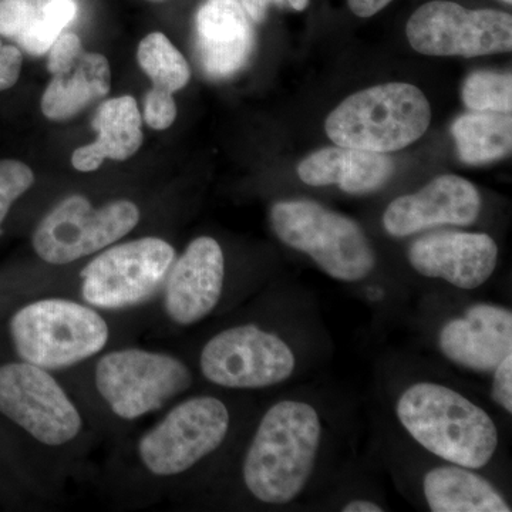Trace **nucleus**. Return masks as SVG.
<instances>
[{
  "label": "nucleus",
  "mask_w": 512,
  "mask_h": 512,
  "mask_svg": "<svg viewBox=\"0 0 512 512\" xmlns=\"http://www.w3.org/2000/svg\"><path fill=\"white\" fill-rule=\"evenodd\" d=\"M320 441L322 421L311 404H274L259 421L242 463L249 494L264 504L291 503L312 476Z\"/></svg>",
  "instance_id": "obj_1"
},
{
  "label": "nucleus",
  "mask_w": 512,
  "mask_h": 512,
  "mask_svg": "<svg viewBox=\"0 0 512 512\" xmlns=\"http://www.w3.org/2000/svg\"><path fill=\"white\" fill-rule=\"evenodd\" d=\"M396 414L421 447L448 463L480 470L497 451L490 414L443 384H413L400 396Z\"/></svg>",
  "instance_id": "obj_2"
},
{
  "label": "nucleus",
  "mask_w": 512,
  "mask_h": 512,
  "mask_svg": "<svg viewBox=\"0 0 512 512\" xmlns=\"http://www.w3.org/2000/svg\"><path fill=\"white\" fill-rule=\"evenodd\" d=\"M430 121V103L419 87L386 83L343 100L325 130L335 146L389 154L416 143Z\"/></svg>",
  "instance_id": "obj_3"
},
{
  "label": "nucleus",
  "mask_w": 512,
  "mask_h": 512,
  "mask_svg": "<svg viewBox=\"0 0 512 512\" xmlns=\"http://www.w3.org/2000/svg\"><path fill=\"white\" fill-rule=\"evenodd\" d=\"M9 336L20 360L59 370L103 352L110 328L99 309L86 302L45 298L26 303L13 313Z\"/></svg>",
  "instance_id": "obj_4"
},
{
  "label": "nucleus",
  "mask_w": 512,
  "mask_h": 512,
  "mask_svg": "<svg viewBox=\"0 0 512 512\" xmlns=\"http://www.w3.org/2000/svg\"><path fill=\"white\" fill-rule=\"evenodd\" d=\"M271 225L285 245L311 256L336 281H363L375 268V252L362 227L318 202H276Z\"/></svg>",
  "instance_id": "obj_5"
},
{
  "label": "nucleus",
  "mask_w": 512,
  "mask_h": 512,
  "mask_svg": "<svg viewBox=\"0 0 512 512\" xmlns=\"http://www.w3.org/2000/svg\"><path fill=\"white\" fill-rule=\"evenodd\" d=\"M94 383L114 416L133 421L163 409L187 392L194 377L178 357L126 348L111 350L97 360Z\"/></svg>",
  "instance_id": "obj_6"
},
{
  "label": "nucleus",
  "mask_w": 512,
  "mask_h": 512,
  "mask_svg": "<svg viewBox=\"0 0 512 512\" xmlns=\"http://www.w3.org/2000/svg\"><path fill=\"white\" fill-rule=\"evenodd\" d=\"M231 414L222 400L195 396L174 406L140 437L137 457L150 476L187 473L227 439Z\"/></svg>",
  "instance_id": "obj_7"
},
{
  "label": "nucleus",
  "mask_w": 512,
  "mask_h": 512,
  "mask_svg": "<svg viewBox=\"0 0 512 512\" xmlns=\"http://www.w3.org/2000/svg\"><path fill=\"white\" fill-rule=\"evenodd\" d=\"M140 217V208L128 200L93 207L86 197L72 195L39 222L32 247L46 264H72L119 242L137 227Z\"/></svg>",
  "instance_id": "obj_8"
},
{
  "label": "nucleus",
  "mask_w": 512,
  "mask_h": 512,
  "mask_svg": "<svg viewBox=\"0 0 512 512\" xmlns=\"http://www.w3.org/2000/svg\"><path fill=\"white\" fill-rule=\"evenodd\" d=\"M175 258V249L157 237L103 249L82 271L84 302L104 311L140 305L163 288Z\"/></svg>",
  "instance_id": "obj_9"
},
{
  "label": "nucleus",
  "mask_w": 512,
  "mask_h": 512,
  "mask_svg": "<svg viewBox=\"0 0 512 512\" xmlns=\"http://www.w3.org/2000/svg\"><path fill=\"white\" fill-rule=\"evenodd\" d=\"M0 414L46 447L67 446L83 430L82 413L62 384L23 360L0 366Z\"/></svg>",
  "instance_id": "obj_10"
},
{
  "label": "nucleus",
  "mask_w": 512,
  "mask_h": 512,
  "mask_svg": "<svg viewBox=\"0 0 512 512\" xmlns=\"http://www.w3.org/2000/svg\"><path fill=\"white\" fill-rule=\"evenodd\" d=\"M410 46L426 56L477 57L511 52L512 16L494 9H467L431 0L410 16Z\"/></svg>",
  "instance_id": "obj_11"
},
{
  "label": "nucleus",
  "mask_w": 512,
  "mask_h": 512,
  "mask_svg": "<svg viewBox=\"0 0 512 512\" xmlns=\"http://www.w3.org/2000/svg\"><path fill=\"white\" fill-rule=\"evenodd\" d=\"M291 346L256 325H239L217 333L200 355L202 376L225 389H264L293 375Z\"/></svg>",
  "instance_id": "obj_12"
},
{
  "label": "nucleus",
  "mask_w": 512,
  "mask_h": 512,
  "mask_svg": "<svg viewBox=\"0 0 512 512\" xmlns=\"http://www.w3.org/2000/svg\"><path fill=\"white\" fill-rule=\"evenodd\" d=\"M225 258L211 237L194 239L175 258L164 282V309L175 325L191 326L217 308L224 291Z\"/></svg>",
  "instance_id": "obj_13"
},
{
  "label": "nucleus",
  "mask_w": 512,
  "mask_h": 512,
  "mask_svg": "<svg viewBox=\"0 0 512 512\" xmlns=\"http://www.w3.org/2000/svg\"><path fill=\"white\" fill-rule=\"evenodd\" d=\"M476 185L458 175H440L416 194L390 202L383 227L392 237L403 238L437 227H467L481 211Z\"/></svg>",
  "instance_id": "obj_14"
},
{
  "label": "nucleus",
  "mask_w": 512,
  "mask_h": 512,
  "mask_svg": "<svg viewBox=\"0 0 512 512\" xmlns=\"http://www.w3.org/2000/svg\"><path fill=\"white\" fill-rule=\"evenodd\" d=\"M498 247L478 232H439L421 237L409 249L414 271L443 279L456 288L473 291L484 285L497 268Z\"/></svg>",
  "instance_id": "obj_15"
},
{
  "label": "nucleus",
  "mask_w": 512,
  "mask_h": 512,
  "mask_svg": "<svg viewBox=\"0 0 512 512\" xmlns=\"http://www.w3.org/2000/svg\"><path fill=\"white\" fill-rule=\"evenodd\" d=\"M439 348L454 365L494 372L512 355V313L503 306L476 303L440 329Z\"/></svg>",
  "instance_id": "obj_16"
},
{
  "label": "nucleus",
  "mask_w": 512,
  "mask_h": 512,
  "mask_svg": "<svg viewBox=\"0 0 512 512\" xmlns=\"http://www.w3.org/2000/svg\"><path fill=\"white\" fill-rule=\"evenodd\" d=\"M195 45L211 79H228L244 69L254 52L255 32L241 2L205 0L195 16Z\"/></svg>",
  "instance_id": "obj_17"
},
{
  "label": "nucleus",
  "mask_w": 512,
  "mask_h": 512,
  "mask_svg": "<svg viewBox=\"0 0 512 512\" xmlns=\"http://www.w3.org/2000/svg\"><path fill=\"white\" fill-rule=\"evenodd\" d=\"M394 173L387 154L349 147H326L298 165L303 183L312 187L338 185L348 194H369L382 188Z\"/></svg>",
  "instance_id": "obj_18"
},
{
  "label": "nucleus",
  "mask_w": 512,
  "mask_h": 512,
  "mask_svg": "<svg viewBox=\"0 0 512 512\" xmlns=\"http://www.w3.org/2000/svg\"><path fill=\"white\" fill-rule=\"evenodd\" d=\"M93 126L97 140L77 148L72 157L73 167L82 173L97 170L104 160H128L143 144L141 116L134 97H116L101 104Z\"/></svg>",
  "instance_id": "obj_19"
},
{
  "label": "nucleus",
  "mask_w": 512,
  "mask_h": 512,
  "mask_svg": "<svg viewBox=\"0 0 512 512\" xmlns=\"http://www.w3.org/2000/svg\"><path fill=\"white\" fill-rule=\"evenodd\" d=\"M110 87L109 60L99 53H82L72 69L53 74L40 106L46 119L69 120L106 97Z\"/></svg>",
  "instance_id": "obj_20"
},
{
  "label": "nucleus",
  "mask_w": 512,
  "mask_h": 512,
  "mask_svg": "<svg viewBox=\"0 0 512 512\" xmlns=\"http://www.w3.org/2000/svg\"><path fill=\"white\" fill-rule=\"evenodd\" d=\"M423 493L433 512H510V504L490 481L471 468L448 464L427 471Z\"/></svg>",
  "instance_id": "obj_21"
},
{
  "label": "nucleus",
  "mask_w": 512,
  "mask_h": 512,
  "mask_svg": "<svg viewBox=\"0 0 512 512\" xmlns=\"http://www.w3.org/2000/svg\"><path fill=\"white\" fill-rule=\"evenodd\" d=\"M457 153L463 163L481 165L510 156L512 119L510 113L473 111L458 117L451 127Z\"/></svg>",
  "instance_id": "obj_22"
},
{
  "label": "nucleus",
  "mask_w": 512,
  "mask_h": 512,
  "mask_svg": "<svg viewBox=\"0 0 512 512\" xmlns=\"http://www.w3.org/2000/svg\"><path fill=\"white\" fill-rule=\"evenodd\" d=\"M137 59L154 89L173 94L190 82V64L163 33L144 37L138 46Z\"/></svg>",
  "instance_id": "obj_23"
},
{
  "label": "nucleus",
  "mask_w": 512,
  "mask_h": 512,
  "mask_svg": "<svg viewBox=\"0 0 512 512\" xmlns=\"http://www.w3.org/2000/svg\"><path fill=\"white\" fill-rule=\"evenodd\" d=\"M76 15L77 5L74 0H50L37 10L35 19L16 42L29 55H45Z\"/></svg>",
  "instance_id": "obj_24"
},
{
  "label": "nucleus",
  "mask_w": 512,
  "mask_h": 512,
  "mask_svg": "<svg viewBox=\"0 0 512 512\" xmlns=\"http://www.w3.org/2000/svg\"><path fill=\"white\" fill-rule=\"evenodd\" d=\"M461 99L473 111L511 113V73H471L461 89Z\"/></svg>",
  "instance_id": "obj_25"
},
{
  "label": "nucleus",
  "mask_w": 512,
  "mask_h": 512,
  "mask_svg": "<svg viewBox=\"0 0 512 512\" xmlns=\"http://www.w3.org/2000/svg\"><path fill=\"white\" fill-rule=\"evenodd\" d=\"M35 183L32 168L18 160H0V228L10 208Z\"/></svg>",
  "instance_id": "obj_26"
},
{
  "label": "nucleus",
  "mask_w": 512,
  "mask_h": 512,
  "mask_svg": "<svg viewBox=\"0 0 512 512\" xmlns=\"http://www.w3.org/2000/svg\"><path fill=\"white\" fill-rule=\"evenodd\" d=\"M37 10L32 0H0V35L18 39L35 19Z\"/></svg>",
  "instance_id": "obj_27"
},
{
  "label": "nucleus",
  "mask_w": 512,
  "mask_h": 512,
  "mask_svg": "<svg viewBox=\"0 0 512 512\" xmlns=\"http://www.w3.org/2000/svg\"><path fill=\"white\" fill-rule=\"evenodd\" d=\"M177 117V106L173 94L151 89L144 103V119L154 130H167Z\"/></svg>",
  "instance_id": "obj_28"
},
{
  "label": "nucleus",
  "mask_w": 512,
  "mask_h": 512,
  "mask_svg": "<svg viewBox=\"0 0 512 512\" xmlns=\"http://www.w3.org/2000/svg\"><path fill=\"white\" fill-rule=\"evenodd\" d=\"M82 42L74 33H62L49 49L47 69L52 74H60L72 69L82 55Z\"/></svg>",
  "instance_id": "obj_29"
},
{
  "label": "nucleus",
  "mask_w": 512,
  "mask_h": 512,
  "mask_svg": "<svg viewBox=\"0 0 512 512\" xmlns=\"http://www.w3.org/2000/svg\"><path fill=\"white\" fill-rule=\"evenodd\" d=\"M491 396L505 412L512 413V355L505 357L503 362L495 367Z\"/></svg>",
  "instance_id": "obj_30"
},
{
  "label": "nucleus",
  "mask_w": 512,
  "mask_h": 512,
  "mask_svg": "<svg viewBox=\"0 0 512 512\" xmlns=\"http://www.w3.org/2000/svg\"><path fill=\"white\" fill-rule=\"evenodd\" d=\"M22 64L23 56L18 47L3 45L0 40V92L18 83Z\"/></svg>",
  "instance_id": "obj_31"
},
{
  "label": "nucleus",
  "mask_w": 512,
  "mask_h": 512,
  "mask_svg": "<svg viewBox=\"0 0 512 512\" xmlns=\"http://www.w3.org/2000/svg\"><path fill=\"white\" fill-rule=\"evenodd\" d=\"M242 8L245 9L249 19L256 23L264 22L268 10L272 5L281 9H292L295 12H303L308 8L311 0H239Z\"/></svg>",
  "instance_id": "obj_32"
},
{
  "label": "nucleus",
  "mask_w": 512,
  "mask_h": 512,
  "mask_svg": "<svg viewBox=\"0 0 512 512\" xmlns=\"http://www.w3.org/2000/svg\"><path fill=\"white\" fill-rule=\"evenodd\" d=\"M393 0H348L350 10L357 18H372L382 12Z\"/></svg>",
  "instance_id": "obj_33"
},
{
  "label": "nucleus",
  "mask_w": 512,
  "mask_h": 512,
  "mask_svg": "<svg viewBox=\"0 0 512 512\" xmlns=\"http://www.w3.org/2000/svg\"><path fill=\"white\" fill-rule=\"evenodd\" d=\"M345 512H382L383 508L379 504L372 503V501L355 500L350 501L342 508Z\"/></svg>",
  "instance_id": "obj_34"
},
{
  "label": "nucleus",
  "mask_w": 512,
  "mask_h": 512,
  "mask_svg": "<svg viewBox=\"0 0 512 512\" xmlns=\"http://www.w3.org/2000/svg\"><path fill=\"white\" fill-rule=\"evenodd\" d=\"M501 2L508 3V5H511L512 0H501Z\"/></svg>",
  "instance_id": "obj_35"
}]
</instances>
